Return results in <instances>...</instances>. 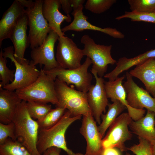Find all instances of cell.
Wrapping results in <instances>:
<instances>
[{
	"label": "cell",
	"mask_w": 155,
	"mask_h": 155,
	"mask_svg": "<svg viewBox=\"0 0 155 155\" xmlns=\"http://www.w3.org/2000/svg\"><path fill=\"white\" fill-rule=\"evenodd\" d=\"M26 103L22 100L18 104L12 121L15 125L16 141L24 146L31 155H41L37 148L38 124L29 115Z\"/></svg>",
	"instance_id": "6da1fadb"
},
{
	"label": "cell",
	"mask_w": 155,
	"mask_h": 155,
	"mask_svg": "<svg viewBox=\"0 0 155 155\" xmlns=\"http://www.w3.org/2000/svg\"><path fill=\"white\" fill-rule=\"evenodd\" d=\"M82 116H73L67 110L60 120L53 126L47 129H39L37 148L39 153L42 155L48 149L55 147L63 150L68 155H75L67 147L65 135L69 126L80 119Z\"/></svg>",
	"instance_id": "7a4b0ae2"
},
{
	"label": "cell",
	"mask_w": 155,
	"mask_h": 155,
	"mask_svg": "<svg viewBox=\"0 0 155 155\" xmlns=\"http://www.w3.org/2000/svg\"><path fill=\"white\" fill-rule=\"evenodd\" d=\"M37 80L28 86L15 91L22 100L46 103L58 104L55 88V79L41 69Z\"/></svg>",
	"instance_id": "3957f363"
},
{
	"label": "cell",
	"mask_w": 155,
	"mask_h": 155,
	"mask_svg": "<svg viewBox=\"0 0 155 155\" xmlns=\"http://www.w3.org/2000/svg\"><path fill=\"white\" fill-rule=\"evenodd\" d=\"M55 88L58 100L56 107L68 110L73 116H83L91 112L87 101V92L76 90L57 78Z\"/></svg>",
	"instance_id": "277c9868"
},
{
	"label": "cell",
	"mask_w": 155,
	"mask_h": 155,
	"mask_svg": "<svg viewBox=\"0 0 155 155\" xmlns=\"http://www.w3.org/2000/svg\"><path fill=\"white\" fill-rule=\"evenodd\" d=\"M81 42L84 45L82 49L84 55L86 56L92 61L91 70L96 71L99 77L102 78L107 71L108 65L117 63L111 55L112 45L97 44L87 34L82 37Z\"/></svg>",
	"instance_id": "5b68a950"
},
{
	"label": "cell",
	"mask_w": 155,
	"mask_h": 155,
	"mask_svg": "<svg viewBox=\"0 0 155 155\" xmlns=\"http://www.w3.org/2000/svg\"><path fill=\"white\" fill-rule=\"evenodd\" d=\"M3 50V57L11 60L15 66L16 69L13 81L3 88L15 91L28 86L37 80L40 71L37 69L36 66L31 64L26 59L21 63L17 61L14 56V49L12 46L5 48Z\"/></svg>",
	"instance_id": "8992f818"
},
{
	"label": "cell",
	"mask_w": 155,
	"mask_h": 155,
	"mask_svg": "<svg viewBox=\"0 0 155 155\" xmlns=\"http://www.w3.org/2000/svg\"><path fill=\"white\" fill-rule=\"evenodd\" d=\"M92 64L91 60L87 57L83 63L79 67L73 69L59 67L44 72L52 76L55 79L67 85H74L78 90L87 92L92 85V76L88 71Z\"/></svg>",
	"instance_id": "52a82bcc"
},
{
	"label": "cell",
	"mask_w": 155,
	"mask_h": 155,
	"mask_svg": "<svg viewBox=\"0 0 155 155\" xmlns=\"http://www.w3.org/2000/svg\"><path fill=\"white\" fill-rule=\"evenodd\" d=\"M43 1L36 0L33 7L26 9L29 28L28 37L32 49L41 45L52 30L42 13Z\"/></svg>",
	"instance_id": "ba28073f"
},
{
	"label": "cell",
	"mask_w": 155,
	"mask_h": 155,
	"mask_svg": "<svg viewBox=\"0 0 155 155\" xmlns=\"http://www.w3.org/2000/svg\"><path fill=\"white\" fill-rule=\"evenodd\" d=\"M132 120L128 113H123L117 118L102 139V144L105 149L117 148L122 152L128 150L125 142L131 140L132 137L128 128Z\"/></svg>",
	"instance_id": "9c48e42d"
},
{
	"label": "cell",
	"mask_w": 155,
	"mask_h": 155,
	"mask_svg": "<svg viewBox=\"0 0 155 155\" xmlns=\"http://www.w3.org/2000/svg\"><path fill=\"white\" fill-rule=\"evenodd\" d=\"M59 37L58 34L52 30L49 33L43 44L40 46L32 49L30 63L36 66L44 65L42 69L49 71L60 67L55 56V43Z\"/></svg>",
	"instance_id": "30bf717a"
},
{
	"label": "cell",
	"mask_w": 155,
	"mask_h": 155,
	"mask_svg": "<svg viewBox=\"0 0 155 155\" xmlns=\"http://www.w3.org/2000/svg\"><path fill=\"white\" fill-rule=\"evenodd\" d=\"M58 40L56 58L60 67L73 69L80 67L84 56L82 49L78 48L73 40L67 36L59 37Z\"/></svg>",
	"instance_id": "8fae6325"
},
{
	"label": "cell",
	"mask_w": 155,
	"mask_h": 155,
	"mask_svg": "<svg viewBox=\"0 0 155 155\" xmlns=\"http://www.w3.org/2000/svg\"><path fill=\"white\" fill-rule=\"evenodd\" d=\"M126 80L123 86L127 95L129 105L135 109L144 108L155 113V98L152 97L146 90L140 87L134 82L129 72L126 73Z\"/></svg>",
	"instance_id": "7c38bea8"
},
{
	"label": "cell",
	"mask_w": 155,
	"mask_h": 155,
	"mask_svg": "<svg viewBox=\"0 0 155 155\" xmlns=\"http://www.w3.org/2000/svg\"><path fill=\"white\" fill-rule=\"evenodd\" d=\"M90 71L95 77L96 83L95 85H91L87 92V101L93 117L100 124L102 113L106 112V107L109 104L108 98L104 79L99 77L96 71L91 70Z\"/></svg>",
	"instance_id": "4fadbf2b"
},
{
	"label": "cell",
	"mask_w": 155,
	"mask_h": 155,
	"mask_svg": "<svg viewBox=\"0 0 155 155\" xmlns=\"http://www.w3.org/2000/svg\"><path fill=\"white\" fill-rule=\"evenodd\" d=\"M80 133L86 141V155H104L105 150L96 122L91 112L83 116Z\"/></svg>",
	"instance_id": "5bb4252c"
},
{
	"label": "cell",
	"mask_w": 155,
	"mask_h": 155,
	"mask_svg": "<svg viewBox=\"0 0 155 155\" xmlns=\"http://www.w3.org/2000/svg\"><path fill=\"white\" fill-rule=\"evenodd\" d=\"M125 76L118 77L114 81L104 82V87L108 98L113 102L119 100L126 107L128 113L133 120L137 121L144 116L146 111L138 109L130 106L127 100V95L122 83Z\"/></svg>",
	"instance_id": "9a60e30c"
},
{
	"label": "cell",
	"mask_w": 155,
	"mask_h": 155,
	"mask_svg": "<svg viewBox=\"0 0 155 155\" xmlns=\"http://www.w3.org/2000/svg\"><path fill=\"white\" fill-rule=\"evenodd\" d=\"M28 25V17L26 11L19 19L8 38L11 40L13 45L14 56L20 63L26 59L24 58L25 52L30 45L27 34Z\"/></svg>",
	"instance_id": "2e32d148"
},
{
	"label": "cell",
	"mask_w": 155,
	"mask_h": 155,
	"mask_svg": "<svg viewBox=\"0 0 155 155\" xmlns=\"http://www.w3.org/2000/svg\"><path fill=\"white\" fill-rule=\"evenodd\" d=\"M83 7L73 11L72 14L74 19L69 25L61 29L62 32H65L69 31L81 32L85 30H90L99 31L115 38L122 39L125 37L124 35L116 28L110 27L102 28L94 26L88 21V18L83 12Z\"/></svg>",
	"instance_id": "e0dca14e"
},
{
	"label": "cell",
	"mask_w": 155,
	"mask_h": 155,
	"mask_svg": "<svg viewBox=\"0 0 155 155\" xmlns=\"http://www.w3.org/2000/svg\"><path fill=\"white\" fill-rule=\"evenodd\" d=\"M61 6L59 0H44L42 9L43 16L50 27L59 37L65 35L61 28L62 23L65 20L69 22L71 20L70 16L63 15L59 11Z\"/></svg>",
	"instance_id": "ac0fdd59"
},
{
	"label": "cell",
	"mask_w": 155,
	"mask_h": 155,
	"mask_svg": "<svg viewBox=\"0 0 155 155\" xmlns=\"http://www.w3.org/2000/svg\"><path fill=\"white\" fill-rule=\"evenodd\" d=\"M26 10L15 0L4 13L0 21V47L3 40L8 38L11 31Z\"/></svg>",
	"instance_id": "d6986e66"
},
{
	"label": "cell",
	"mask_w": 155,
	"mask_h": 155,
	"mask_svg": "<svg viewBox=\"0 0 155 155\" xmlns=\"http://www.w3.org/2000/svg\"><path fill=\"white\" fill-rule=\"evenodd\" d=\"M22 100L15 91L0 86V122L7 124L11 122L17 106Z\"/></svg>",
	"instance_id": "ffe728a7"
},
{
	"label": "cell",
	"mask_w": 155,
	"mask_h": 155,
	"mask_svg": "<svg viewBox=\"0 0 155 155\" xmlns=\"http://www.w3.org/2000/svg\"><path fill=\"white\" fill-rule=\"evenodd\" d=\"M155 113L147 111L146 115L139 119L132 120L129 127L133 133L155 145Z\"/></svg>",
	"instance_id": "44dd1931"
},
{
	"label": "cell",
	"mask_w": 155,
	"mask_h": 155,
	"mask_svg": "<svg viewBox=\"0 0 155 155\" xmlns=\"http://www.w3.org/2000/svg\"><path fill=\"white\" fill-rule=\"evenodd\" d=\"M129 72L132 77L140 80L146 90L155 98V59H149Z\"/></svg>",
	"instance_id": "7402d4cb"
},
{
	"label": "cell",
	"mask_w": 155,
	"mask_h": 155,
	"mask_svg": "<svg viewBox=\"0 0 155 155\" xmlns=\"http://www.w3.org/2000/svg\"><path fill=\"white\" fill-rule=\"evenodd\" d=\"M152 58L155 59V49L148 51L132 58L121 57L117 62L116 66L115 69L105 74L104 77L108 79L109 81H114L123 72L133 66L140 65Z\"/></svg>",
	"instance_id": "603a6c76"
},
{
	"label": "cell",
	"mask_w": 155,
	"mask_h": 155,
	"mask_svg": "<svg viewBox=\"0 0 155 155\" xmlns=\"http://www.w3.org/2000/svg\"><path fill=\"white\" fill-rule=\"evenodd\" d=\"M112 104L108 105L107 112L102 114L101 118L102 121L98 126V129L102 138H103L107 130L113 123L118 116L126 108L121 102L115 100Z\"/></svg>",
	"instance_id": "cb8c5ba5"
},
{
	"label": "cell",
	"mask_w": 155,
	"mask_h": 155,
	"mask_svg": "<svg viewBox=\"0 0 155 155\" xmlns=\"http://www.w3.org/2000/svg\"><path fill=\"white\" fill-rule=\"evenodd\" d=\"M0 155H31L21 144L10 138L0 145Z\"/></svg>",
	"instance_id": "d4e9b609"
},
{
	"label": "cell",
	"mask_w": 155,
	"mask_h": 155,
	"mask_svg": "<svg viewBox=\"0 0 155 155\" xmlns=\"http://www.w3.org/2000/svg\"><path fill=\"white\" fill-rule=\"evenodd\" d=\"M26 106L30 117L37 121L42 120L52 109L51 105L43 102H26Z\"/></svg>",
	"instance_id": "484cf974"
},
{
	"label": "cell",
	"mask_w": 155,
	"mask_h": 155,
	"mask_svg": "<svg viewBox=\"0 0 155 155\" xmlns=\"http://www.w3.org/2000/svg\"><path fill=\"white\" fill-rule=\"evenodd\" d=\"M66 110L59 107L52 109L42 120L37 121L39 129H47L53 126L60 120Z\"/></svg>",
	"instance_id": "4316f807"
},
{
	"label": "cell",
	"mask_w": 155,
	"mask_h": 155,
	"mask_svg": "<svg viewBox=\"0 0 155 155\" xmlns=\"http://www.w3.org/2000/svg\"><path fill=\"white\" fill-rule=\"evenodd\" d=\"M117 1L116 0H88L84 7L93 13L99 14L109 9Z\"/></svg>",
	"instance_id": "83f0119b"
},
{
	"label": "cell",
	"mask_w": 155,
	"mask_h": 155,
	"mask_svg": "<svg viewBox=\"0 0 155 155\" xmlns=\"http://www.w3.org/2000/svg\"><path fill=\"white\" fill-rule=\"evenodd\" d=\"M7 61L3 55V50L0 52V86L3 88L12 82L15 77V70L10 69L7 66Z\"/></svg>",
	"instance_id": "f1b7e54d"
},
{
	"label": "cell",
	"mask_w": 155,
	"mask_h": 155,
	"mask_svg": "<svg viewBox=\"0 0 155 155\" xmlns=\"http://www.w3.org/2000/svg\"><path fill=\"white\" fill-rule=\"evenodd\" d=\"M125 18L130 19L132 22L143 21L155 24V12L126 11L124 14L116 17L115 19L120 20Z\"/></svg>",
	"instance_id": "f546056e"
},
{
	"label": "cell",
	"mask_w": 155,
	"mask_h": 155,
	"mask_svg": "<svg viewBox=\"0 0 155 155\" xmlns=\"http://www.w3.org/2000/svg\"><path fill=\"white\" fill-rule=\"evenodd\" d=\"M131 11L155 12V0H128Z\"/></svg>",
	"instance_id": "4dcf8cb0"
},
{
	"label": "cell",
	"mask_w": 155,
	"mask_h": 155,
	"mask_svg": "<svg viewBox=\"0 0 155 155\" xmlns=\"http://www.w3.org/2000/svg\"><path fill=\"white\" fill-rule=\"evenodd\" d=\"M138 139L139 143L128 148V150L135 155H153L152 145L141 137H138Z\"/></svg>",
	"instance_id": "1f68e13d"
},
{
	"label": "cell",
	"mask_w": 155,
	"mask_h": 155,
	"mask_svg": "<svg viewBox=\"0 0 155 155\" xmlns=\"http://www.w3.org/2000/svg\"><path fill=\"white\" fill-rule=\"evenodd\" d=\"M8 138L16 141L14 123L11 121L5 124L0 122V145L4 144Z\"/></svg>",
	"instance_id": "d6a6232c"
},
{
	"label": "cell",
	"mask_w": 155,
	"mask_h": 155,
	"mask_svg": "<svg viewBox=\"0 0 155 155\" xmlns=\"http://www.w3.org/2000/svg\"><path fill=\"white\" fill-rule=\"evenodd\" d=\"M61 6L64 12L67 16H70L69 13L73 9L69 0H59Z\"/></svg>",
	"instance_id": "836d02e7"
},
{
	"label": "cell",
	"mask_w": 155,
	"mask_h": 155,
	"mask_svg": "<svg viewBox=\"0 0 155 155\" xmlns=\"http://www.w3.org/2000/svg\"><path fill=\"white\" fill-rule=\"evenodd\" d=\"M84 0H69L73 11L84 7L83 4L85 2Z\"/></svg>",
	"instance_id": "e575fe53"
},
{
	"label": "cell",
	"mask_w": 155,
	"mask_h": 155,
	"mask_svg": "<svg viewBox=\"0 0 155 155\" xmlns=\"http://www.w3.org/2000/svg\"><path fill=\"white\" fill-rule=\"evenodd\" d=\"M61 149L60 148L52 147L50 148L45 151L43 155H60Z\"/></svg>",
	"instance_id": "d590c367"
},
{
	"label": "cell",
	"mask_w": 155,
	"mask_h": 155,
	"mask_svg": "<svg viewBox=\"0 0 155 155\" xmlns=\"http://www.w3.org/2000/svg\"><path fill=\"white\" fill-rule=\"evenodd\" d=\"M22 6L24 8L26 7L27 9H30L33 7L35 4V1L31 0H17Z\"/></svg>",
	"instance_id": "8d00e7d4"
},
{
	"label": "cell",
	"mask_w": 155,
	"mask_h": 155,
	"mask_svg": "<svg viewBox=\"0 0 155 155\" xmlns=\"http://www.w3.org/2000/svg\"><path fill=\"white\" fill-rule=\"evenodd\" d=\"M104 155H121L119 150L115 148H109L105 149Z\"/></svg>",
	"instance_id": "74e56055"
},
{
	"label": "cell",
	"mask_w": 155,
	"mask_h": 155,
	"mask_svg": "<svg viewBox=\"0 0 155 155\" xmlns=\"http://www.w3.org/2000/svg\"><path fill=\"white\" fill-rule=\"evenodd\" d=\"M152 146L153 155H155V145Z\"/></svg>",
	"instance_id": "f35d334b"
},
{
	"label": "cell",
	"mask_w": 155,
	"mask_h": 155,
	"mask_svg": "<svg viewBox=\"0 0 155 155\" xmlns=\"http://www.w3.org/2000/svg\"><path fill=\"white\" fill-rule=\"evenodd\" d=\"M75 155H86L85 154H84L80 153H75Z\"/></svg>",
	"instance_id": "ab89813d"
},
{
	"label": "cell",
	"mask_w": 155,
	"mask_h": 155,
	"mask_svg": "<svg viewBox=\"0 0 155 155\" xmlns=\"http://www.w3.org/2000/svg\"><path fill=\"white\" fill-rule=\"evenodd\" d=\"M125 155H131V154H130L128 153H127Z\"/></svg>",
	"instance_id": "60d3db41"
},
{
	"label": "cell",
	"mask_w": 155,
	"mask_h": 155,
	"mask_svg": "<svg viewBox=\"0 0 155 155\" xmlns=\"http://www.w3.org/2000/svg\"><path fill=\"white\" fill-rule=\"evenodd\" d=\"M154 124H155V122H154Z\"/></svg>",
	"instance_id": "b9f144b4"
}]
</instances>
